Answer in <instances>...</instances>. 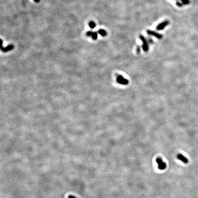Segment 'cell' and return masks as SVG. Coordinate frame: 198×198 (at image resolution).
I'll list each match as a JSON object with an SVG mask.
<instances>
[{
    "instance_id": "cell-1",
    "label": "cell",
    "mask_w": 198,
    "mask_h": 198,
    "mask_svg": "<svg viewBox=\"0 0 198 198\" xmlns=\"http://www.w3.org/2000/svg\"><path fill=\"white\" fill-rule=\"evenodd\" d=\"M116 80L118 83L123 85H127L129 83V81L128 79H126L123 76L119 74L116 75Z\"/></svg>"
},
{
    "instance_id": "cell-13",
    "label": "cell",
    "mask_w": 198,
    "mask_h": 198,
    "mask_svg": "<svg viewBox=\"0 0 198 198\" xmlns=\"http://www.w3.org/2000/svg\"><path fill=\"white\" fill-rule=\"evenodd\" d=\"M92 34H93V32L90 31H88V32H87L86 35L87 36H91V37L92 35Z\"/></svg>"
},
{
    "instance_id": "cell-10",
    "label": "cell",
    "mask_w": 198,
    "mask_h": 198,
    "mask_svg": "<svg viewBox=\"0 0 198 198\" xmlns=\"http://www.w3.org/2000/svg\"><path fill=\"white\" fill-rule=\"evenodd\" d=\"M91 37H92V39L93 40H96L97 39V33L95 32H93V34H92V35Z\"/></svg>"
},
{
    "instance_id": "cell-15",
    "label": "cell",
    "mask_w": 198,
    "mask_h": 198,
    "mask_svg": "<svg viewBox=\"0 0 198 198\" xmlns=\"http://www.w3.org/2000/svg\"><path fill=\"white\" fill-rule=\"evenodd\" d=\"M148 40V42H149L150 43L152 44L153 43V40L151 39V38H150V37H148V40Z\"/></svg>"
},
{
    "instance_id": "cell-7",
    "label": "cell",
    "mask_w": 198,
    "mask_h": 198,
    "mask_svg": "<svg viewBox=\"0 0 198 198\" xmlns=\"http://www.w3.org/2000/svg\"><path fill=\"white\" fill-rule=\"evenodd\" d=\"M13 48H14L13 46L11 45L8 46L6 47H0V49H1V50H2L3 52H7L9 50H12L13 49Z\"/></svg>"
},
{
    "instance_id": "cell-6",
    "label": "cell",
    "mask_w": 198,
    "mask_h": 198,
    "mask_svg": "<svg viewBox=\"0 0 198 198\" xmlns=\"http://www.w3.org/2000/svg\"><path fill=\"white\" fill-rule=\"evenodd\" d=\"M177 158L185 164H187L188 163V159L182 154H178L177 155Z\"/></svg>"
},
{
    "instance_id": "cell-8",
    "label": "cell",
    "mask_w": 198,
    "mask_h": 198,
    "mask_svg": "<svg viewBox=\"0 0 198 198\" xmlns=\"http://www.w3.org/2000/svg\"><path fill=\"white\" fill-rule=\"evenodd\" d=\"M98 33L101 35L102 36H103V37H104V36H105L106 35H107V32L104 30V29H99V30H98Z\"/></svg>"
},
{
    "instance_id": "cell-12",
    "label": "cell",
    "mask_w": 198,
    "mask_h": 198,
    "mask_svg": "<svg viewBox=\"0 0 198 198\" xmlns=\"http://www.w3.org/2000/svg\"><path fill=\"white\" fill-rule=\"evenodd\" d=\"M182 2V3L184 5H187L189 3V0H180Z\"/></svg>"
},
{
    "instance_id": "cell-14",
    "label": "cell",
    "mask_w": 198,
    "mask_h": 198,
    "mask_svg": "<svg viewBox=\"0 0 198 198\" xmlns=\"http://www.w3.org/2000/svg\"><path fill=\"white\" fill-rule=\"evenodd\" d=\"M136 51H137V53L138 54H140V47L139 46H138L137 48L136 49Z\"/></svg>"
},
{
    "instance_id": "cell-11",
    "label": "cell",
    "mask_w": 198,
    "mask_h": 198,
    "mask_svg": "<svg viewBox=\"0 0 198 198\" xmlns=\"http://www.w3.org/2000/svg\"><path fill=\"white\" fill-rule=\"evenodd\" d=\"M176 5L178 6V7H182L183 6V4L182 3V2H181L180 1V0H177L176 1Z\"/></svg>"
},
{
    "instance_id": "cell-5",
    "label": "cell",
    "mask_w": 198,
    "mask_h": 198,
    "mask_svg": "<svg viewBox=\"0 0 198 198\" xmlns=\"http://www.w3.org/2000/svg\"><path fill=\"white\" fill-rule=\"evenodd\" d=\"M169 24V21L168 20H165L157 25V26L156 27V29L158 30H162Z\"/></svg>"
},
{
    "instance_id": "cell-9",
    "label": "cell",
    "mask_w": 198,
    "mask_h": 198,
    "mask_svg": "<svg viewBox=\"0 0 198 198\" xmlns=\"http://www.w3.org/2000/svg\"><path fill=\"white\" fill-rule=\"evenodd\" d=\"M89 25L91 29H94L96 27V24L94 21H90L89 23Z\"/></svg>"
},
{
    "instance_id": "cell-2",
    "label": "cell",
    "mask_w": 198,
    "mask_h": 198,
    "mask_svg": "<svg viewBox=\"0 0 198 198\" xmlns=\"http://www.w3.org/2000/svg\"><path fill=\"white\" fill-rule=\"evenodd\" d=\"M139 37H140L141 40L142 41V42H143L142 48H143V50H144L145 52L148 51L149 49V45H148L147 40H146L144 36L142 35H140L139 36Z\"/></svg>"
},
{
    "instance_id": "cell-16",
    "label": "cell",
    "mask_w": 198,
    "mask_h": 198,
    "mask_svg": "<svg viewBox=\"0 0 198 198\" xmlns=\"http://www.w3.org/2000/svg\"><path fill=\"white\" fill-rule=\"evenodd\" d=\"M36 2H38L40 1V0H34Z\"/></svg>"
},
{
    "instance_id": "cell-4",
    "label": "cell",
    "mask_w": 198,
    "mask_h": 198,
    "mask_svg": "<svg viewBox=\"0 0 198 198\" xmlns=\"http://www.w3.org/2000/svg\"><path fill=\"white\" fill-rule=\"evenodd\" d=\"M146 32L149 35L155 36V37H156V38H157L158 39H161L162 38V37H163L162 35L156 32L152 31V30H147Z\"/></svg>"
},
{
    "instance_id": "cell-3",
    "label": "cell",
    "mask_w": 198,
    "mask_h": 198,
    "mask_svg": "<svg viewBox=\"0 0 198 198\" xmlns=\"http://www.w3.org/2000/svg\"><path fill=\"white\" fill-rule=\"evenodd\" d=\"M156 163L158 165V168L161 170H164L166 167V162H164L161 157H157L156 159Z\"/></svg>"
}]
</instances>
